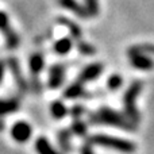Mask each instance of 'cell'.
Returning <instances> with one entry per match:
<instances>
[{
  "instance_id": "obj_1",
  "label": "cell",
  "mask_w": 154,
  "mask_h": 154,
  "mask_svg": "<svg viewBox=\"0 0 154 154\" xmlns=\"http://www.w3.org/2000/svg\"><path fill=\"white\" fill-rule=\"evenodd\" d=\"M89 120L93 125H107V126H112V127L123 128V130H128V131L137 128V126L131 120H127L123 115H120L119 112L114 111L111 108L99 109L96 114L91 115Z\"/></svg>"
},
{
  "instance_id": "obj_15",
  "label": "cell",
  "mask_w": 154,
  "mask_h": 154,
  "mask_svg": "<svg viewBox=\"0 0 154 154\" xmlns=\"http://www.w3.org/2000/svg\"><path fill=\"white\" fill-rule=\"evenodd\" d=\"M72 39L70 38H61L54 43V50L58 54H66L72 50Z\"/></svg>"
},
{
  "instance_id": "obj_28",
  "label": "cell",
  "mask_w": 154,
  "mask_h": 154,
  "mask_svg": "<svg viewBox=\"0 0 154 154\" xmlns=\"http://www.w3.org/2000/svg\"><path fill=\"white\" fill-rule=\"evenodd\" d=\"M2 128H3V125H2V122H0V130H2Z\"/></svg>"
},
{
  "instance_id": "obj_11",
  "label": "cell",
  "mask_w": 154,
  "mask_h": 154,
  "mask_svg": "<svg viewBox=\"0 0 154 154\" xmlns=\"http://www.w3.org/2000/svg\"><path fill=\"white\" fill-rule=\"evenodd\" d=\"M8 65H10L11 72H12L14 77H15V80H16V82H18L19 88L24 91L27 88V85H26V81L23 80V77H22L20 69H19V65H18V61H16L15 58H12V57H11V58L8 60Z\"/></svg>"
},
{
  "instance_id": "obj_9",
  "label": "cell",
  "mask_w": 154,
  "mask_h": 154,
  "mask_svg": "<svg viewBox=\"0 0 154 154\" xmlns=\"http://www.w3.org/2000/svg\"><path fill=\"white\" fill-rule=\"evenodd\" d=\"M19 108V100L18 99H7L3 100L0 99V116L12 114Z\"/></svg>"
},
{
  "instance_id": "obj_18",
  "label": "cell",
  "mask_w": 154,
  "mask_h": 154,
  "mask_svg": "<svg viewBox=\"0 0 154 154\" xmlns=\"http://www.w3.org/2000/svg\"><path fill=\"white\" fill-rule=\"evenodd\" d=\"M154 53V46L150 45H141V46H133V48L128 50V56H133V54H149Z\"/></svg>"
},
{
  "instance_id": "obj_2",
  "label": "cell",
  "mask_w": 154,
  "mask_h": 154,
  "mask_svg": "<svg viewBox=\"0 0 154 154\" xmlns=\"http://www.w3.org/2000/svg\"><path fill=\"white\" fill-rule=\"evenodd\" d=\"M91 145H96V146L107 147V149H112L116 152L122 153H134L137 150V145L131 141L122 138H116V137H109L104 135V134H95L88 139Z\"/></svg>"
},
{
  "instance_id": "obj_27",
  "label": "cell",
  "mask_w": 154,
  "mask_h": 154,
  "mask_svg": "<svg viewBox=\"0 0 154 154\" xmlns=\"http://www.w3.org/2000/svg\"><path fill=\"white\" fill-rule=\"evenodd\" d=\"M4 70H5V65H4V62L0 61V82H2L3 76H4Z\"/></svg>"
},
{
  "instance_id": "obj_24",
  "label": "cell",
  "mask_w": 154,
  "mask_h": 154,
  "mask_svg": "<svg viewBox=\"0 0 154 154\" xmlns=\"http://www.w3.org/2000/svg\"><path fill=\"white\" fill-rule=\"evenodd\" d=\"M79 50L81 51L82 54H93V53L96 51V49L93 48L92 45H89V43L80 42V43H79Z\"/></svg>"
},
{
  "instance_id": "obj_8",
  "label": "cell",
  "mask_w": 154,
  "mask_h": 154,
  "mask_svg": "<svg viewBox=\"0 0 154 154\" xmlns=\"http://www.w3.org/2000/svg\"><path fill=\"white\" fill-rule=\"evenodd\" d=\"M58 3H60L61 7H64V8H66V10L75 12L77 16H81V18H87V16H89V12H88L87 7L80 5L76 0H58Z\"/></svg>"
},
{
  "instance_id": "obj_13",
  "label": "cell",
  "mask_w": 154,
  "mask_h": 154,
  "mask_svg": "<svg viewBox=\"0 0 154 154\" xmlns=\"http://www.w3.org/2000/svg\"><path fill=\"white\" fill-rule=\"evenodd\" d=\"M82 95H84V88H82V82H80V81L69 85L64 92V96L66 99H77Z\"/></svg>"
},
{
  "instance_id": "obj_19",
  "label": "cell",
  "mask_w": 154,
  "mask_h": 154,
  "mask_svg": "<svg viewBox=\"0 0 154 154\" xmlns=\"http://www.w3.org/2000/svg\"><path fill=\"white\" fill-rule=\"evenodd\" d=\"M72 131L77 137H85V134H87V125L84 122H81L80 119H75L72 123Z\"/></svg>"
},
{
  "instance_id": "obj_10",
  "label": "cell",
  "mask_w": 154,
  "mask_h": 154,
  "mask_svg": "<svg viewBox=\"0 0 154 154\" xmlns=\"http://www.w3.org/2000/svg\"><path fill=\"white\" fill-rule=\"evenodd\" d=\"M35 150L38 154H60L58 152L54 150V147L50 145V142L45 138V137H39L35 141Z\"/></svg>"
},
{
  "instance_id": "obj_20",
  "label": "cell",
  "mask_w": 154,
  "mask_h": 154,
  "mask_svg": "<svg viewBox=\"0 0 154 154\" xmlns=\"http://www.w3.org/2000/svg\"><path fill=\"white\" fill-rule=\"evenodd\" d=\"M0 31L4 32V35H7L8 32L11 31L10 30V22H8V16L5 12L0 11Z\"/></svg>"
},
{
  "instance_id": "obj_5",
  "label": "cell",
  "mask_w": 154,
  "mask_h": 154,
  "mask_svg": "<svg viewBox=\"0 0 154 154\" xmlns=\"http://www.w3.org/2000/svg\"><path fill=\"white\" fill-rule=\"evenodd\" d=\"M103 73V65L100 64H91L88 66H85V69L81 72V75L79 77L80 82H88L92 80L97 79L99 76Z\"/></svg>"
},
{
  "instance_id": "obj_7",
  "label": "cell",
  "mask_w": 154,
  "mask_h": 154,
  "mask_svg": "<svg viewBox=\"0 0 154 154\" xmlns=\"http://www.w3.org/2000/svg\"><path fill=\"white\" fill-rule=\"evenodd\" d=\"M64 81V66L62 65H54L51 66L50 73H49V87L50 88H58L62 85Z\"/></svg>"
},
{
  "instance_id": "obj_3",
  "label": "cell",
  "mask_w": 154,
  "mask_h": 154,
  "mask_svg": "<svg viewBox=\"0 0 154 154\" xmlns=\"http://www.w3.org/2000/svg\"><path fill=\"white\" fill-rule=\"evenodd\" d=\"M142 89V84L139 81H134L133 84L130 85L127 91H126L125 96H123V104H125V112H126V116L134 123V125H138L139 123V112L135 106V101L137 97H138L139 92Z\"/></svg>"
},
{
  "instance_id": "obj_22",
  "label": "cell",
  "mask_w": 154,
  "mask_h": 154,
  "mask_svg": "<svg viewBox=\"0 0 154 154\" xmlns=\"http://www.w3.org/2000/svg\"><path fill=\"white\" fill-rule=\"evenodd\" d=\"M85 5L89 12V16H96L99 14V3L97 0H85Z\"/></svg>"
},
{
  "instance_id": "obj_25",
  "label": "cell",
  "mask_w": 154,
  "mask_h": 154,
  "mask_svg": "<svg viewBox=\"0 0 154 154\" xmlns=\"http://www.w3.org/2000/svg\"><path fill=\"white\" fill-rule=\"evenodd\" d=\"M69 112H70V115H72L75 119H79V118L82 115V112H84V108H82L81 106H75L73 108L69 109Z\"/></svg>"
},
{
  "instance_id": "obj_26",
  "label": "cell",
  "mask_w": 154,
  "mask_h": 154,
  "mask_svg": "<svg viewBox=\"0 0 154 154\" xmlns=\"http://www.w3.org/2000/svg\"><path fill=\"white\" fill-rule=\"evenodd\" d=\"M81 154H95V153H93L91 145H84V146L81 147Z\"/></svg>"
},
{
  "instance_id": "obj_21",
  "label": "cell",
  "mask_w": 154,
  "mask_h": 154,
  "mask_svg": "<svg viewBox=\"0 0 154 154\" xmlns=\"http://www.w3.org/2000/svg\"><path fill=\"white\" fill-rule=\"evenodd\" d=\"M122 82H123V80H122V77H120L119 75H112V76H109L108 81H107V85H108L109 89L115 91V89H118V88L122 85Z\"/></svg>"
},
{
  "instance_id": "obj_17",
  "label": "cell",
  "mask_w": 154,
  "mask_h": 154,
  "mask_svg": "<svg viewBox=\"0 0 154 154\" xmlns=\"http://www.w3.org/2000/svg\"><path fill=\"white\" fill-rule=\"evenodd\" d=\"M60 22H61L62 24H65V27L70 31V35H72L73 38H76V39L81 38V30H80V27L73 23L72 20H68V19H65V18H61Z\"/></svg>"
},
{
  "instance_id": "obj_14",
  "label": "cell",
  "mask_w": 154,
  "mask_h": 154,
  "mask_svg": "<svg viewBox=\"0 0 154 154\" xmlns=\"http://www.w3.org/2000/svg\"><path fill=\"white\" fill-rule=\"evenodd\" d=\"M30 69L32 75H38L43 69V57L41 53H34L30 58Z\"/></svg>"
},
{
  "instance_id": "obj_4",
  "label": "cell",
  "mask_w": 154,
  "mask_h": 154,
  "mask_svg": "<svg viewBox=\"0 0 154 154\" xmlns=\"http://www.w3.org/2000/svg\"><path fill=\"white\" fill-rule=\"evenodd\" d=\"M31 126L27 122H23V120L16 122L11 128V137L19 143H24V142L29 141L30 137H31Z\"/></svg>"
},
{
  "instance_id": "obj_16",
  "label": "cell",
  "mask_w": 154,
  "mask_h": 154,
  "mask_svg": "<svg viewBox=\"0 0 154 154\" xmlns=\"http://www.w3.org/2000/svg\"><path fill=\"white\" fill-rule=\"evenodd\" d=\"M50 111H51L53 118H56V119H62V118L68 114V108L65 107V104L60 100H56L53 104H51Z\"/></svg>"
},
{
  "instance_id": "obj_12",
  "label": "cell",
  "mask_w": 154,
  "mask_h": 154,
  "mask_svg": "<svg viewBox=\"0 0 154 154\" xmlns=\"http://www.w3.org/2000/svg\"><path fill=\"white\" fill-rule=\"evenodd\" d=\"M57 141H58L60 147L62 149L64 153L72 152V145H70V131L69 130H61L57 135Z\"/></svg>"
},
{
  "instance_id": "obj_6",
  "label": "cell",
  "mask_w": 154,
  "mask_h": 154,
  "mask_svg": "<svg viewBox=\"0 0 154 154\" xmlns=\"http://www.w3.org/2000/svg\"><path fill=\"white\" fill-rule=\"evenodd\" d=\"M130 61L133 66L139 70H152L154 68V61H152L146 54H133L130 56Z\"/></svg>"
},
{
  "instance_id": "obj_23",
  "label": "cell",
  "mask_w": 154,
  "mask_h": 154,
  "mask_svg": "<svg viewBox=\"0 0 154 154\" xmlns=\"http://www.w3.org/2000/svg\"><path fill=\"white\" fill-rule=\"evenodd\" d=\"M5 41H7V45L10 49H15L19 43L18 35H16V32H14V31H10L7 35H5Z\"/></svg>"
}]
</instances>
